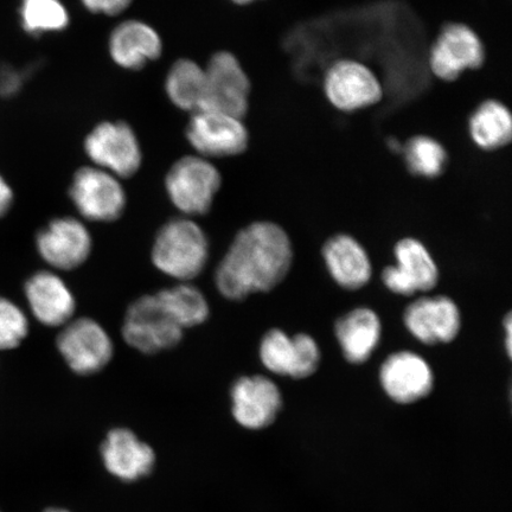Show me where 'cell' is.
I'll return each instance as SVG.
<instances>
[{
	"label": "cell",
	"mask_w": 512,
	"mask_h": 512,
	"mask_svg": "<svg viewBox=\"0 0 512 512\" xmlns=\"http://www.w3.org/2000/svg\"><path fill=\"white\" fill-rule=\"evenodd\" d=\"M405 162L413 175L425 178L439 177L445 171L447 152L438 140L428 136H415L408 140Z\"/></svg>",
	"instance_id": "27"
},
{
	"label": "cell",
	"mask_w": 512,
	"mask_h": 512,
	"mask_svg": "<svg viewBox=\"0 0 512 512\" xmlns=\"http://www.w3.org/2000/svg\"><path fill=\"white\" fill-rule=\"evenodd\" d=\"M206 72V94L201 110L217 111L243 119L248 112L251 81L238 57L217 51L210 57Z\"/></svg>",
	"instance_id": "7"
},
{
	"label": "cell",
	"mask_w": 512,
	"mask_h": 512,
	"mask_svg": "<svg viewBox=\"0 0 512 512\" xmlns=\"http://www.w3.org/2000/svg\"><path fill=\"white\" fill-rule=\"evenodd\" d=\"M209 245L206 234L189 219H176L159 230L152 249V261L169 277L189 281L207 265Z\"/></svg>",
	"instance_id": "2"
},
{
	"label": "cell",
	"mask_w": 512,
	"mask_h": 512,
	"mask_svg": "<svg viewBox=\"0 0 512 512\" xmlns=\"http://www.w3.org/2000/svg\"><path fill=\"white\" fill-rule=\"evenodd\" d=\"M37 249L50 266L72 271L87 261L92 238L85 224L74 217H61L38 233Z\"/></svg>",
	"instance_id": "14"
},
{
	"label": "cell",
	"mask_w": 512,
	"mask_h": 512,
	"mask_svg": "<svg viewBox=\"0 0 512 512\" xmlns=\"http://www.w3.org/2000/svg\"><path fill=\"white\" fill-rule=\"evenodd\" d=\"M80 2L92 14L117 16L123 14L133 0H80Z\"/></svg>",
	"instance_id": "29"
},
{
	"label": "cell",
	"mask_w": 512,
	"mask_h": 512,
	"mask_svg": "<svg viewBox=\"0 0 512 512\" xmlns=\"http://www.w3.org/2000/svg\"><path fill=\"white\" fill-rule=\"evenodd\" d=\"M504 328L505 332H507V338H505V349H507V354L509 357H511V350H512V319H511V313H508V316L505 317L504 320Z\"/></svg>",
	"instance_id": "32"
},
{
	"label": "cell",
	"mask_w": 512,
	"mask_h": 512,
	"mask_svg": "<svg viewBox=\"0 0 512 512\" xmlns=\"http://www.w3.org/2000/svg\"><path fill=\"white\" fill-rule=\"evenodd\" d=\"M185 133L192 149L207 159L239 156L249 144V133L242 119L217 111L192 113Z\"/></svg>",
	"instance_id": "8"
},
{
	"label": "cell",
	"mask_w": 512,
	"mask_h": 512,
	"mask_svg": "<svg viewBox=\"0 0 512 512\" xmlns=\"http://www.w3.org/2000/svg\"><path fill=\"white\" fill-rule=\"evenodd\" d=\"M85 152L96 168L118 178L136 175L143 164V150L133 128L125 121H104L85 139Z\"/></svg>",
	"instance_id": "4"
},
{
	"label": "cell",
	"mask_w": 512,
	"mask_h": 512,
	"mask_svg": "<svg viewBox=\"0 0 512 512\" xmlns=\"http://www.w3.org/2000/svg\"><path fill=\"white\" fill-rule=\"evenodd\" d=\"M324 93L338 111L351 113L379 104L383 88L379 78L366 64L339 60L325 74Z\"/></svg>",
	"instance_id": "9"
},
{
	"label": "cell",
	"mask_w": 512,
	"mask_h": 512,
	"mask_svg": "<svg viewBox=\"0 0 512 512\" xmlns=\"http://www.w3.org/2000/svg\"><path fill=\"white\" fill-rule=\"evenodd\" d=\"M335 334L345 360L362 364L369 360L380 343L381 320L373 310L360 307L337 320Z\"/></svg>",
	"instance_id": "22"
},
{
	"label": "cell",
	"mask_w": 512,
	"mask_h": 512,
	"mask_svg": "<svg viewBox=\"0 0 512 512\" xmlns=\"http://www.w3.org/2000/svg\"><path fill=\"white\" fill-rule=\"evenodd\" d=\"M32 315L47 326H62L70 322L76 309L73 293L56 274L38 272L25 285Z\"/></svg>",
	"instance_id": "19"
},
{
	"label": "cell",
	"mask_w": 512,
	"mask_h": 512,
	"mask_svg": "<svg viewBox=\"0 0 512 512\" xmlns=\"http://www.w3.org/2000/svg\"><path fill=\"white\" fill-rule=\"evenodd\" d=\"M123 336L132 348L152 355L175 348L182 341L183 329L157 296H144L128 307Z\"/></svg>",
	"instance_id": "5"
},
{
	"label": "cell",
	"mask_w": 512,
	"mask_h": 512,
	"mask_svg": "<svg viewBox=\"0 0 512 512\" xmlns=\"http://www.w3.org/2000/svg\"><path fill=\"white\" fill-rule=\"evenodd\" d=\"M394 253L398 264L388 266L382 273L383 283L389 291L408 297L437 286L438 266L420 241L403 239L396 243Z\"/></svg>",
	"instance_id": "13"
},
{
	"label": "cell",
	"mask_w": 512,
	"mask_h": 512,
	"mask_svg": "<svg viewBox=\"0 0 512 512\" xmlns=\"http://www.w3.org/2000/svg\"><path fill=\"white\" fill-rule=\"evenodd\" d=\"M59 348L64 361L79 375H92L104 369L113 357V343L99 323L80 318L64 325L59 337Z\"/></svg>",
	"instance_id": "11"
},
{
	"label": "cell",
	"mask_w": 512,
	"mask_h": 512,
	"mask_svg": "<svg viewBox=\"0 0 512 512\" xmlns=\"http://www.w3.org/2000/svg\"><path fill=\"white\" fill-rule=\"evenodd\" d=\"M156 296L183 330L200 325L209 317L207 299L195 286L177 285L160 291Z\"/></svg>",
	"instance_id": "25"
},
{
	"label": "cell",
	"mask_w": 512,
	"mask_h": 512,
	"mask_svg": "<svg viewBox=\"0 0 512 512\" xmlns=\"http://www.w3.org/2000/svg\"><path fill=\"white\" fill-rule=\"evenodd\" d=\"M380 381L389 398L401 405L426 398L434 386L430 364L412 351L390 355L382 364Z\"/></svg>",
	"instance_id": "15"
},
{
	"label": "cell",
	"mask_w": 512,
	"mask_h": 512,
	"mask_svg": "<svg viewBox=\"0 0 512 512\" xmlns=\"http://www.w3.org/2000/svg\"><path fill=\"white\" fill-rule=\"evenodd\" d=\"M108 51L117 66L139 70L159 59L163 53V41L150 24L128 19L112 30L108 38Z\"/></svg>",
	"instance_id": "18"
},
{
	"label": "cell",
	"mask_w": 512,
	"mask_h": 512,
	"mask_svg": "<svg viewBox=\"0 0 512 512\" xmlns=\"http://www.w3.org/2000/svg\"><path fill=\"white\" fill-rule=\"evenodd\" d=\"M323 256L336 283L347 290H360L371 279V262L360 242L339 234L325 242Z\"/></svg>",
	"instance_id": "21"
},
{
	"label": "cell",
	"mask_w": 512,
	"mask_h": 512,
	"mask_svg": "<svg viewBox=\"0 0 512 512\" xmlns=\"http://www.w3.org/2000/svg\"><path fill=\"white\" fill-rule=\"evenodd\" d=\"M472 142L480 150L496 151L510 144L512 117L509 108L497 100H486L469 120Z\"/></svg>",
	"instance_id": "23"
},
{
	"label": "cell",
	"mask_w": 512,
	"mask_h": 512,
	"mask_svg": "<svg viewBox=\"0 0 512 512\" xmlns=\"http://www.w3.org/2000/svg\"><path fill=\"white\" fill-rule=\"evenodd\" d=\"M24 75L11 67H0V95L11 96L19 92Z\"/></svg>",
	"instance_id": "30"
},
{
	"label": "cell",
	"mask_w": 512,
	"mask_h": 512,
	"mask_svg": "<svg viewBox=\"0 0 512 512\" xmlns=\"http://www.w3.org/2000/svg\"><path fill=\"white\" fill-rule=\"evenodd\" d=\"M406 328L421 343H451L459 334L462 317L451 298H420L409 305L403 316Z\"/></svg>",
	"instance_id": "16"
},
{
	"label": "cell",
	"mask_w": 512,
	"mask_h": 512,
	"mask_svg": "<svg viewBox=\"0 0 512 512\" xmlns=\"http://www.w3.org/2000/svg\"><path fill=\"white\" fill-rule=\"evenodd\" d=\"M233 415L249 430H261L273 424L283 398L273 381L265 376L241 377L232 388Z\"/></svg>",
	"instance_id": "17"
},
{
	"label": "cell",
	"mask_w": 512,
	"mask_h": 512,
	"mask_svg": "<svg viewBox=\"0 0 512 512\" xmlns=\"http://www.w3.org/2000/svg\"><path fill=\"white\" fill-rule=\"evenodd\" d=\"M260 358L272 373L302 380L316 373L322 355L311 336L290 337L284 331L273 329L262 338Z\"/></svg>",
	"instance_id": "12"
},
{
	"label": "cell",
	"mask_w": 512,
	"mask_h": 512,
	"mask_svg": "<svg viewBox=\"0 0 512 512\" xmlns=\"http://www.w3.org/2000/svg\"><path fill=\"white\" fill-rule=\"evenodd\" d=\"M101 453L107 470L128 482L149 475L155 465L152 448L126 428L108 433Z\"/></svg>",
	"instance_id": "20"
},
{
	"label": "cell",
	"mask_w": 512,
	"mask_h": 512,
	"mask_svg": "<svg viewBox=\"0 0 512 512\" xmlns=\"http://www.w3.org/2000/svg\"><path fill=\"white\" fill-rule=\"evenodd\" d=\"M221 184L219 169L201 156L178 159L165 178L170 201L178 210L190 216L208 213Z\"/></svg>",
	"instance_id": "3"
},
{
	"label": "cell",
	"mask_w": 512,
	"mask_h": 512,
	"mask_svg": "<svg viewBox=\"0 0 512 512\" xmlns=\"http://www.w3.org/2000/svg\"><path fill=\"white\" fill-rule=\"evenodd\" d=\"M22 27L30 35L60 32L69 27L70 16L61 0H22Z\"/></svg>",
	"instance_id": "26"
},
{
	"label": "cell",
	"mask_w": 512,
	"mask_h": 512,
	"mask_svg": "<svg viewBox=\"0 0 512 512\" xmlns=\"http://www.w3.org/2000/svg\"><path fill=\"white\" fill-rule=\"evenodd\" d=\"M46 512H69V511L63 510V509H49Z\"/></svg>",
	"instance_id": "34"
},
{
	"label": "cell",
	"mask_w": 512,
	"mask_h": 512,
	"mask_svg": "<svg viewBox=\"0 0 512 512\" xmlns=\"http://www.w3.org/2000/svg\"><path fill=\"white\" fill-rule=\"evenodd\" d=\"M292 243L273 222H255L236 235L216 272V286L230 300L272 291L291 270Z\"/></svg>",
	"instance_id": "1"
},
{
	"label": "cell",
	"mask_w": 512,
	"mask_h": 512,
	"mask_svg": "<svg viewBox=\"0 0 512 512\" xmlns=\"http://www.w3.org/2000/svg\"><path fill=\"white\" fill-rule=\"evenodd\" d=\"M12 201H14V194L10 185L5 182V179L0 176V217H3L11 208Z\"/></svg>",
	"instance_id": "31"
},
{
	"label": "cell",
	"mask_w": 512,
	"mask_h": 512,
	"mask_svg": "<svg viewBox=\"0 0 512 512\" xmlns=\"http://www.w3.org/2000/svg\"><path fill=\"white\" fill-rule=\"evenodd\" d=\"M28 332L29 323L24 312L10 300L0 297V350L17 348Z\"/></svg>",
	"instance_id": "28"
},
{
	"label": "cell",
	"mask_w": 512,
	"mask_h": 512,
	"mask_svg": "<svg viewBox=\"0 0 512 512\" xmlns=\"http://www.w3.org/2000/svg\"><path fill=\"white\" fill-rule=\"evenodd\" d=\"M232 2L238 5H248L256 2V0H232Z\"/></svg>",
	"instance_id": "33"
},
{
	"label": "cell",
	"mask_w": 512,
	"mask_h": 512,
	"mask_svg": "<svg viewBox=\"0 0 512 512\" xmlns=\"http://www.w3.org/2000/svg\"><path fill=\"white\" fill-rule=\"evenodd\" d=\"M119 179L96 166H83L70 184V200L89 221L118 220L126 207V194Z\"/></svg>",
	"instance_id": "6"
},
{
	"label": "cell",
	"mask_w": 512,
	"mask_h": 512,
	"mask_svg": "<svg viewBox=\"0 0 512 512\" xmlns=\"http://www.w3.org/2000/svg\"><path fill=\"white\" fill-rule=\"evenodd\" d=\"M165 92L179 110L200 111L206 94L204 68L190 59L176 61L166 75Z\"/></svg>",
	"instance_id": "24"
},
{
	"label": "cell",
	"mask_w": 512,
	"mask_h": 512,
	"mask_svg": "<svg viewBox=\"0 0 512 512\" xmlns=\"http://www.w3.org/2000/svg\"><path fill=\"white\" fill-rule=\"evenodd\" d=\"M485 48L477 32L462 23L447 24L428 57L431 72L445 82L456 81L467 70L483 66Z\"/></svg>",
	"instance_id": "10"
}]
</instances>
